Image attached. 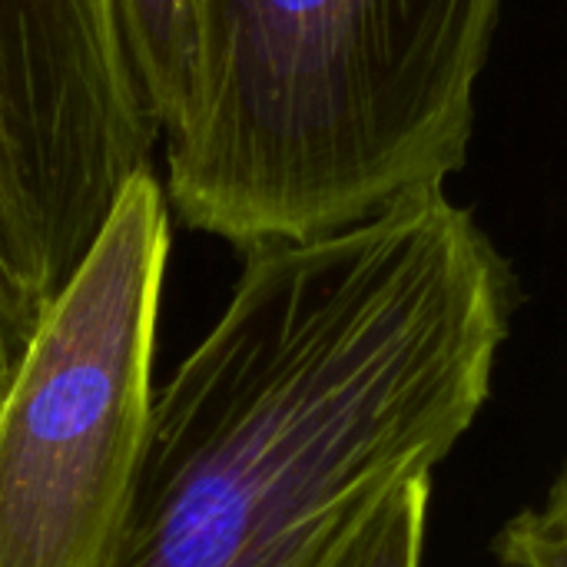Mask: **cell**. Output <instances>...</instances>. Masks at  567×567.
<instances>
[{"instance_id":"6da1fadb","label":"cell","mask_w":567,"mask_h":567,"mask_svg":"<svg viewBox=\"0 0 567 567\" xmlns=\"http://www.w3.org/2000/svg\"><path fill=\"white\" fill-rule=\"evenodd\" d=\"M518 299L508 256L445 186L246 252L223 316L153 392L103 567H329L468 435Z\"/></svg>"},{"instance_id":"7a4b0ae2","label":"cell","mask_w":567,"mask_h":567,"mask_svg":"<svg viewBox=\"0 0 567 567\" xmlns=\"http://www.w3.org/2000/svg\"><path fill=\"white\" fill-rule=\"evenodd\" d=\"M505 0H199L166 206L243 256L342 233L468 163Z\"/></svg>"},{"instance_id":"3957f363","label":"cell","mask_w":567,"mask_h":567,"mask_svg":"<svg viewBox=\"0 0 567 567\" xmlns=\"http://www.w3.org/2000/svg\"><path fill=\"white\" fill-rule=\"evenodd\" d=\"M169 243L163 183L143 169L43 306L0 395V567L106 565L150 429Z\"/></svg>"},{"instance_id":"277c9868","label":"cell","mask_w":567,"mask_h":567,"mask_svg":"<svg viewBox=\"0 0 567 567\" xmlns=\"http://www.w3.org/2000/svg\"><path fill=\"white\" fill-rule=\"evenodd\" d=\"M116 0H0L7 266L47 306L156 146Z\"/></svg>"},{"instance_id":"5b68a950","label":"cell","mask_w":567,"mask_h":567,"mask_svg":"<svg viewBox=\"0 0 567 567\" xmlns=\"http://www.w3.org/2000/svg\"><path fill=\"white\" fill-rule=\"evenodd\" d=\"M116 17L143 110L169 136L193 100L199 0H116Z\"/></svg>"},{"instance_id":"8992f818","label":"cell","mask_w":567,"mask_h":567,"mask_svg":"<svg viewBox=\"0 0 567 567\" xmlns=\"http://www.w3.org/2000/svg\"><path fill=\"white\" fill-rule=\"evenodd\" d=\"M432 505V475L395 485L346 538L329 567H422Z\"/></svg>"},{"instance_id":"52a82bcc","label":"cell","mask_w":567,"mask_h":567,"mask_svg":"<svg viewBox=\"0 0 567 567\" xmlns=\"http://www.w3.org/2000/svg\"><path fill=\"white\" fill-rule=\"evenodd\" d=\"M565 478H558L542 508H525L495 535L492 555L505 567H565Z\"/></svg>"},{"instance_id":"ba28073f","label":"cell","mask_w":567,"mask_h":567,"mask_svg":"<svg viewBox=\"0 0 567 567\" xmlns=\"http://www.w3.org/2000/svg\"><path fill=\"white\" fill-rule=\"evenodd\" d=\"M40 312H43V306L0 262V395L7 392L10 375L20 365V359L33 339Z\"/></svg>"},{"instance_id":"9c48e42d","label":"cell","mask_w":567,"mask_h":567,"mask_svg":"<svg viewBox=\"0 0 567 567\" xmlns=\"http://www.w3.org/2000/svg\"><path fill=\"white\" fill-rule=\"evenodd\" d=\"M0 262L7 266V213H3V199H0ZM10 269V266H7ZM17 279V276H13Z\"/></svg>"}]
</instances>
